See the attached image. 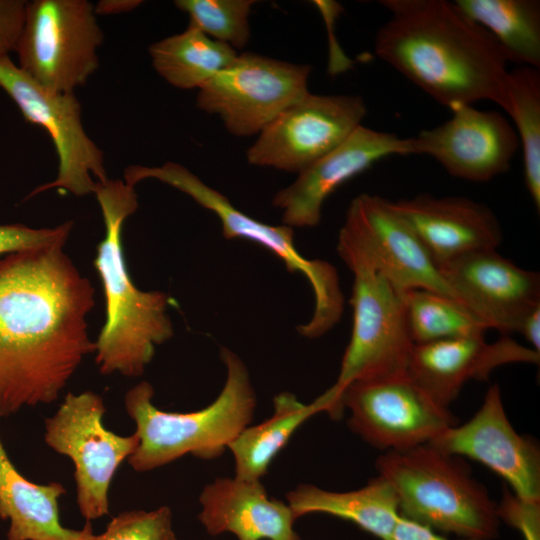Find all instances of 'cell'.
Here are the masks:
<instances>
[{"mask_svg": "<svg viewBox=\"0 0 540 540\" xmlns=\"http://www.w3.org/2000/svg\"><path fill=\"white\" fill-rule=\"evenodd\" d=\"M63 247L0 258V418L55 401L95 352L86 320L95 289Z\"/></svg>", "mask_w": 540, "mask_h": 540, "instance_id": "obj_1", "label": "cell"}, {"mask_svg": "<svg viewBox=\"0 0 540 540\" xmlns=\"http://www.w3.org/2000/svg\"><path fill=\"white\" fill-rule=\"evenodd\" d=\"M390 13L375 54L450 110L505 105L507 60L494 38L447 0H382Z\"/></svg>", "mask_w": 540, "mask_h": 540, "instance_id": "obj_2", "label": "cell"}, {"mask_svg": "<svg viewBox=\"0 0 540 540\" xmlns=\"http://www.w3.org/2000/svg\"><path fill=\"white\" fill-rule=\"evenodd\" d=\"M105 236L97 246L94 267L103 285L106 320L95 341L100 373L124 376L143 374L155 347L173 336L167 313L172 298L162 291H142L133 283L122 247L125 220L138 208L134 186L120 179L96 182Z\"/></svg>", "mask_w": 540, "mask_h": 540, "instance_id": "obj_3", "label": "cell"}, {"mask_svg": "<svg viewBox=\"0 0 540 540\" xmlns=\"http://www.w3.org/2000/svg\"><path fill=\"white\" fill-rule=\"evenodd\" d=\"M220 357L226 380L216 399L192 412H169L153 402L147 381L131 388L125 409L136 424L139 444L127 459L137 472L151 471L185 455L204 460L221 456L229 444L250 425L257 404L248 369L232 350L222 347Z\"/></svg>", "mask_w": 540, "mask_h": 540, "instance_id": "obj_4", "label": "cell"}, {"mask_svg": "<svg viewBox=\"0 0 540 540\" xmlns=\"http://www.w3.org/2000/svg\"><path fill=\"white\" fill-rule=\"evenodd\" d=\"M376 469L394 489L401 516L464 539L498 536L497 504L464 458L424 444L386 451Z\"/></svg>", "mask_w": 540, "mask_h": 540, "instance_id": "obj_5", "label": "cell"}, {"mask_svg": "<svg viewBox=\"0 0 540 540\" xmlns=\"http://www.w3.org/2000/svg\"><path fill=\"white\" fill-rule=\"evenodd\" d=\"M148 178L172 186L212 211L220 220L226 239L255 242L278 257L287 270L306 277L314 293L315 306L311 319L297 327L300 335L318 338L338 323L343 313L344 297L337 270L327 261L302 256L294 244L293 228L269 225L248 216L181 164L166 162L153 167L130 165L124 171L125 182L132 186Z\"/></svg>", "mask_w": 540, "mask_h": 540, "instance_id": "obj_6", "label": "cell"}, {"mask_svg": "<svg viewBox=\"0 0 540 540\" xmlns=\"http://www.w3.org/2000/svg\"><path fill=\"white\" fill-rule=\"evenodd\" d=\"M338 254L354 276L351 338L338 378L326 390L340 417L344 389L356 381L407 372L414 343L407 327L404 293L362 258L351 253Z\"/></svg>", "mask_w": 540, "mask_h": 540, "instance_id": "obj_7", "label": "cell"}, {"mask_svg": "<svg viewBox=\"0 0 540 540\" xmlns=\"http://www.w3.org/2000/svg\"><path fill=\"white\" fill-rule=\"evenodd\" d=\"M104 34L87 0L27 2L16 53L19 67L55 93H74L99 64Z\"/></svg>", "mask_w": 540, "mask_h": 540, "instance_id": "obj_8", "label": "cell"}, {"mask_svg": "<svg viewBox=\"0 0 540 540\" xmlns=\"http://www.w3.org/2000/svg\"><path fill=\"white\" fill-rule=\"evenodd\" d=\"M105 406L100 395L69 393L45 421V442L69 457L75 467L76 500L88 521L109 513V488L119 466L137 449L134 433L121 436L103 425Z\"/></svg>", "mask_w": 540, "mask_h": 540, "instance_id": "obj_9", "label": "cell"}, {"mask_svg": "<svg viewBox=\"0 0 540 540\" xmlns=\"http://www.w3.org/2000/svg\"><path fill=\"white\" fill-rule=\"evenodd\" d=\"M0 88L27 122L47 131L58 156L56 178L35 188L27 198L49 189L81 197L93 193L96 182L108 179L103 152L83 127L81 104L75 93L46 90L9 56L0 57Z\"/></svg>", "mask_w": 540, "mask_h": 540, "instance_id": "obj_10", "label": "cell"}, {"mask_svg": "<svg viewBox=\"0 0 540 540\" xmlns=\"http://www.w3.org/2000/svg\"><path fill=\"white\" fill-rule=\"evenodd\" d=\"M311 67L252 52L235 60L203 85L199 109L218 115L236 136L259 134L282 111L307 93Z\"/></svg>", "mask_w": 540, "mask_h": 540, "instance_id": "obj_11", "label": "cell"}, {"mask_svg": "<svg viewBox=\"0 0 540 540\" xmlns=\"http://www.w3.org/2000/svg\"><path fill=\"white\" fill-rule=\"evenodd\" d=\"M349 410V428L365 442L383 451L428 444L457 424L449 411L435 402L407 372L356 381L341 396Z\"/></svg>", "mask_w": 540, "mask_h": 540, "instance_id": "obj_12", "label": "cell"}, {"mask_svg": "<svg viewBox=\"0 0 540 540\" xmlns=\"http://www.w3.org/2000/svg\"><path fill=\"white\" fill-rule=\"evenodd\" d=\"M337 251L362 258L402 293L428 289L457 300L411 228L381 196L363 193L351 201Z\"/></svg>", "mask_w": 540, "mask_h": 540, "instance_id": "obj_13", "label": "cell"}, {"mask_svg": "<svg viewBox=\"0 0 540 540\" xmlns=\"http://www.w3.org/2000/svg\"><path fill=\"white\" fill-rule=\"evenodd\" d=\"M366 113L360 96L309 92L259 133L247 161L298 174L345 141Z\"/></svg>", "mask_w": 540, "mask_h": 540, "instance_id": "obj_14", "label": "cell"}, {"mask_svg": "<svg viewBox=\"0 0 540 540\" xmlns=\"http://www.w3.org/2000/svg\"><path fill=\"white\" fill-rule=\"evenodd\" d=\"M428 444L482 463L520 499L540 501V449L534 439L520 435L511 425L498 384L489 387L469 421L447 428Z\"/></svg>", "mask_w": 540, "mask_h": 540, "instance_id": "obj_15", "label": "cell"}, {"mask_svg": "<svg viewBox=\"0 0 540 540\" xmlns=\"http://www.w3.org/2000/svg\"><path fill=\"white\" fill-rule=\"evenodd\" d=\"M442 124L411 138L412 154L434 158L452 176L486 182L506 173L520 143L498 111L460 105Z\"/></svg>", "mask_w": 540, "mask_h": 540, "instance_id": "obj_16", "label": "cell"}, {"mask_svg": "<svg viewBox=\"0 0 540 540\" xmlns=\"http://www.w3.org/2000/svg\"><path fill=\"white\" fill-rule=\"evenodd\" d=\"M457 300L503 334L520 332L526 317L540 307V276L501 256L479 250L442 267Z\"/></svg>", "mask_w": 540, "mask_h": 540, "instance_id": "obj_17", "label": "cell"}, {"mask_svg": "<svg viewBox=\"0 0 540 540\" xmlns=\"http://www.w3.org/2000/svg\"><path fill=\"white\" fill-rule=\"evenodd\" d=\"M410 154L411 138L361 124L339 146L299 172L291 185L275 194L272 204L282 210L284 225L314 227L321 220L325 200L338 187L387 156Z\"/></svg>", "mask_w": 540, "mask_h": 540, "instance_id": "obj_18", "label": "cell"}, {"mask_svg": "<svg viewBox=\"0 0 540 540\" xmlns=\"http://www.w3.org/2000/svg\"><path fill=\"white\" fill-rule=\"evenodd\" d=\"M539 361V352L507 336L489 343L484 335H475L414 345L407 373L435 402L449 408L468 381L487 380L506 364Z\"/></svg>", "mask_w": 540, "mask_h": 540, "instance_id": "obj_19", "label": "cell"}, {"mask_svg": "<svg viewBox=\"0 0 540 540\" xmlns=\"http://www.w3.org/2000/svg\"><path fill=\"white\" fill-rule=\"evenodd\" d=\"M391 205L439 269L469 253L497 249L502 242L494 212L470 198L419 194Z\"/></svg>", "mask_w": 540, "mask_h": 540, "instance_id": "obj_20", "label": "cell"}, {"mask_svg": "<svg viewBox=\"0 0 540 540\" xmlns=\"http://www.w3.org/2000/svg\"><path fill=\"white\" fill-rule=\"evenodd\" d=\"M199 501L198 519L211 536L230 533L237 540H300L292 509L271 498L261 480L216 478L203 488Z\"/></svg>", "mask_w": 540, "mask_h": 540, "instance_id": "obj_21", "label": "cell"}, {"mask_svg": "<svg viewBox=\"0 0 540 540\" xmlns=\"http://www.w3.org/2000/svg\"><path fill=\"white\" fill-rule=\"evenodd\" d=\"M62 484H35L10 461L0 438V519L9 520L8 540H92L90 523L81 530L64 527L58 499Z\"/></svg>", "mask_w": 540, "mask_h": 540, "instance_id": "obj_22", "label": "cell"}, {"mask_svg": "<svg viewBox=\"0 0 540 540\" xmlns=\"http://www.w3.org/2000/svg\"><path fill=\"white\" fill-rule=\"evenodd\" d=\"M286 500L297 519L327 514L350 521L381 540H387L400 516L395 491L380 475L359 489L345 492L301 484L288 492Z\"/></svg>", "mask_w": 540, "mask_h": 540, "instance_id": "obj_23", "label": "cell"}, {"mask_svg": "<svg viewBox=\"0 0 540 540\" xmlns=\"http://www.w3.org/2000/svg\"><path fill=\"white\" fill-rule=\"evenodd\" d=\"M273 405L274 412L269 419L247 426L228 446L235 462V477L239 479L261 480L304 422L320 412L330 416L333 413V402L326 392L305 404L285 391L274 397Z\"/></svg>", "mask_w": 540, "mask_h": 540, "instance_id": "obj_24", "label": "cell"}, {"mask_svg": "<svg viewBox=\"0 0 540 540\" xmlns=\"http://www.w3.org/2000/svg\"><path fill=\"white\" fill-rule=\"evenodd\" d=\"M497 42L507 62L540 68L538 0H456Z\"/></svg>", "mask_w": 540, "mask_h": 540, "instance_id": "obj_25", "label": "cell"}, {"mask_svg": "<svg viewBox=\"0 0 540 540\" xmlns=\"http://www.w3.org/2000/svg\"><path fill=\"white\" fill-rule=\"evenodd\" d=\"M155 71L180 89H200L238 56L233 47L188 26L149 46Z\"/></svg>", "mask_w": 540, "mask_h": 540, "instance_id": "obj_26", "label": "cell"}, {"mask_svg": "<svg viewBox=\"0 0 540 540\" xmlns=\"http://www.w3.org/2000/svg\"><path fill=\"white\" fill-rule=\"evenodd\" d=\"M523 152L527 191L540 209V71L520 66L509 71L505 84V105Z\"/></svg>", "mask_w": 540, "mask_h": 540, "instance_id": "obj_27", "label": "cell"}, {"mask_svg": "<svg viewBox=\"0 0 540 540\" xmlns=\"http://www.w3.org/2000/svg\"><path fill=\"white\" fill-rule=\"evenodd\" d=\"M405 316L414 345L484 335L487 324L465 305L428 289L404 292Z\"/></svg>", "mask_w": 540, "mask_h": 540, "instance_id": "obj_28", "label": "cell"}, {"mask_svg": "<svg viewBox=\"0 0 540 540\" xmlns=\"http://www.w3.org/2000/svg\"><path fill=\"white\" fill-rule=\"evenodd\" d=\"M253 0H176L175 6L189 17L188 26L235 50L250 38L249 15Z\"/></svg>", "mask_w": 540, "mask_h": 540, "instance_id": "obj_29", "label": "cell"}, {"mask_svg": "<svg viewBox=\"0 0 540 540\" xmlns=\"http://www.w3.org/2000/svg\"><path fill=\"white\" fill-rule=\"evenodd\" d=\"M92 540H178L172 511L161 506L151 511L130 510L113 517L104 532Z\"/></svg>", "mask_w": 540, "mask_h": 540, "instance_id": "obj_30", "label": "cell"}, {"mask_svg": "<svg viewBox=\"0 0 540 540\" xmlns=\"http://www.w3.org/2000/svg\"><path fill=\"white\" fill-rule=\"evenodd\" d=\"M73 227V221L51 228H31L26 225L0 224V256L15 252L65 244Z\"/></svg>", "mask_w": 540, "mask_h": 540, "instance_id": "obj_31", "label": "cell"}, {"mask_svg": "<svg viewBox=\"0 0 540 540\" xmlns=\"http://www.w3.org/2000/svg\"><path fill=\"white\" fill-rule=\"evenodd\" d=\"M497 513L500 521L517 529L524 540H540V501L520 499L508 488H503Z\"/></svg>", "mask_w": 540, "mask_h": 540, "instance_id": "obj_32", "label": "cell"}, {"mask_svg": "<svg viewBox=\"0 0 540 540\" xmlns=\"http://www.w3.org/2000/svg\"><path fill=\"white\" fill-rule=\"evenodd\" d=\"M27 1L0 0V57L15 52L24 25Z\"/></svg>", "mask_w": 540, "mask_h": 540, "instance_id": "obj_33", "label": "cell"}, {"mask_svg": "<svg viewBox=\"0 0 540 540\" xmlns=\"http://www.w3.org/2000/svg\"><path fill=\"white\" fill-rule=\"evenodd\" d=\"M387 540H450L430 527L399 516ZM469 540V539H462Z\"/></svg>", "mask_w": 540, "mask_h": 540, "instance_id": "obj_34", "label": "cell"}, {"mask_svg": "<svg viewBox=\"0 0 540 540\" xmlns=\"http://www.w3.org/2000/svg\"><path fill=\"white\" fill-rule=\"evenodd\" d=\"M519 333L529 342L532 349L540 353V307L526 317Z\"/></svg>", "mask_w": 540, "mask_h": 540, "instance_id": "obj_35", "label": "cell"}, {"mask_svg": "<svg viewBox=\"0 0 540 540\" xmlns=\"http://www.w3.org/2000/svg\"><path fill=\"white\" fill-rule=\"evenodd\" d=\"M139 0H101L94 5L96 15H113L126 13L140 6Z\"/></svg>", "mask_w": 540, "mask_h": 540, "instance_id": "obj_36", "label": "cell"}]
</instances>
